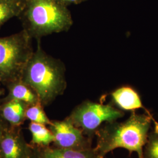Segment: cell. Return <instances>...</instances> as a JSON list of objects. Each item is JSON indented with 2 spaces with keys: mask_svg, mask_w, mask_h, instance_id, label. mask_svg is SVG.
Segmentation results:
<instances>
[{
  "mask_svg": "<svg viewBox=\"0 0 158 158\" xmlns=\"http://www.w3.org/2000/svg\"><path fill=\"white\" fill-rule=\"evenodd\" d=\"M153 121L155 130L158 123L152 116L138 114L132 111L130 117L124 122L116 121L106 123L96 133V151L102 157L117 148H123L130 153L136 152L138 158H143V148L146 144Z\"/></svg>",
  "mask_w": 158,
  "mask_h": 158,
  "instance_id": "1",
  "label": "cell"
},
{
  "mask_svg": "<svg viewBox=\"0 0 158 158\" xmlns=\"http://www.w3.org/2000/svg\"><path fill=\"white\" fill-rule=\"evenodd\" d=\"M21 80L34 90L44 107L62 95L67 87L64 64L47 54L40 40L23 70Z\"/></svg>",
  "mask_w": 158,
  "mask_h": 158,
  "instance_id": "2",
  "label": "cell"
},
{
  "mask_svg": "<svg viewBox=\"0 0 158 158\" xmlns=\"http://www.w3.org/2000/svg\"><path fill=\"white\" fill-rule=\"evenodd\" d=\"M19 17L23 29L38 41L51 34L67 31L73 25L68 6L56 0H30Z\"/></svg>",
  "mask_w": 158,
  "mask_h": 158,
  "instance_id": "3",
  "label": "cell"
},
{
  "mask_svg": "<svg viewBox=\"0 0 158 158\" xmlns=\"http://www.w3.org/2000/svg\"><path fill=\"white\" fill-rule=\"evenodd\" d=\"M32 38L23 29L19 32L0 37V79L6 86L21 79L23 70L34 53Z\"/></svg>",
  "mask_w": 158,
  "mask_h": 158,
  "instance_id": "4",
  "label": "cell"
},
{
  "mask_svg": "<svg viewBox=\"0 0 158 158\" xmlns=\"http://www.w3.org/2000/svg\"><path fill=\"white\" fill-rule=\"evenodd\" d=\"M124 115L122 111L111 105L87 101L74 108L68 118L92 140L102 123L116 121Z\"/></svg>",
  "mask_w": 158,
  "mask_h": 158,
  "instance_id": "5",
  "label": "cell"
},
{
  "mask_svg": "<svg viewBox=\"0 0 158 158\" xmlns=\"http://www.w3.org/2000/svg\"><path fill=\"white\" fill-rule=\"evenodd\" d=\"M48 127L54 136V147L74 151H85L93 148L92 140L85 135L83 132L68 117L61 121H52Z\"/></svg>",
  "mask_w": 158,
  "mask_h": 158,
  "instance_id": "6",
  "label": "cell"
},
{
  "mask_svg": "<svg viewBox=\"0 0 158 158\" xmlns=\"http://www.w3.org/2000/svg\"><path fill=\"white\" fill-rule=\"evenodd\" d=\"M34 147L26 141L21 127H11L0 139V158H33Z\"/></svg>",
  "mask_w": 158,
  "mask_h": 158,
  "instance_id": "7",
  "label": "cell"
},
{
  "mask_svg": "<svg viewBox=\"0 0 158 158\" xmlns=\"http://www.w3.org/2000/svg\"><path fill=\"white\" fill-rule=\"evenodd\" d=\"M33 158H103L96 151L94 148L85 151H74L50 145L48 147H34Z\"/></svg>",
  "mask_w": 158,
  "mask_h": 158,
  "instance_id": "8",
  "label": "cell"
},
{
  "mask_svg": "<svg viewBox=\"0 0 158 158\" xmlns=\"http://www.w3.org/2000/svg\"><path fill=\"white\" fill-rule=\"evenodd\" d=\"M0 102V113L6 122L11 127H21L27 119L26 111L29 106L15 100Z\"/></svg>",
  "mask_w": 158,
  "mask_h": 158,
  "instance_id": "9",
  "label": "cell"
},
{
  "mask_svg": "<svg viewBox=\"0 0 158 158\" xmlns=\"http://www.w3.org/2000/svg\"><path fill=\"white\" fill-rule=\"evenodd\" d=\"M8 94L0 102L8 100H18L32 106L40 102L39 97L34 90L21 79L11 81L6 85Z\"/></svg>",
  "mask_w": 158,
  "mask_h": 158,
  "instance_id": "10",
  "label": "cell"
},
{
  "mask_svg": "<svg viewBox=\"0 0 158 158\" xmlns=\"http://www.w3.org/2000/svg\"><path fill=\"white\" fill-rule=\"evenodd\" d=\"M111 97L114 103L122 110L134 111L136 109L143 108L148 114H151L143 107L138 94L130 87H122L114 91Z\"/></svg>",
  "mask_w": 158,
  "mask_h": 158,
  "instance_id": "11",
  "label": "cell"
},
{
  "mask_svg": "<svg viewBox=\"0 0 158 158\" xmlns=\"http://www.w3.org/2000/svg\"><path fill=\"white\" fill-rule=\"evenodd\" d=\"M28 128L32 136L30 143L32 146L48 147L53 143L54 136L45 125L31 122L29 124Z\"/></svg>",
  "mask_w": 158,
  "mask_h": 158,
  "instance_id": "12",
  "label": "cell"
},
{
  "mask_svg": "<svg viewBox=\"0 0 158 158\" xmlns=\"http://www.w3.org/2000/svg\"><path fill=\"white\" fill-rule=\"evenodd\" d=\"M25 6L10 0H0V29L10 19L19 17Z\"/></svg>",
  "mask_w": 158,
  "mask_h": 158,
  "instance_id": "13",
  "label": "cell"
},
{
  "mask_svg": "<svg viewBox=\"0 0 158 158\" xmlns=\"http://www.w3.org/2000/svg\"><path fill=\"white\" fill-rule=\"evenodd\" d=\"M44 107L40 102L34 105L29 106L26 111L27 119L31 122L38 123L49 126L52 121L46 114L44 109Z\"/></svg>",
  "mask_w": 158,
  "mask_h": 158,
  "instance_id": "14",
  "label": "cell"
},
{
  "mask_svg": "<svg viewBox=\"0 0 158 158\" xmlns=\"http://www.w3.org/2000/svg\"><path fill=\"white\" fill-rule=\"evenodd\" d=\"M143 158H158V131L149 133L143 148Z\"/></svg>",
  "mask_w": 158,
  "mask_h": 158,
  "instance_id": "15",
  "label": "cell"
},
{
  "mask_svg": "<svg viewBox=\"0 0 158 158\" xmlns=\"http://www.w3.org/2000/svg\"><path fill=\"white\" fill-rule=\"evenodd\" d=\"M59 3L62 4L63 6H68L72 4H79L83 2L86 1L87 0H56Z\"/></svg>",
  "mask_w": 158,
  "mask_h": 158,
  "instance_id": "16",
  "label": "cell"
},
{
  "mask_svg": "<svg viewBox=\"0 0 158 158\" xmlns=\"http://www.w3.org/2000/svg\"><path fill=\"white\" fill-rule=\"evenodd\" d=\"M9 126H10L9 124L6 122L5 119L3 118V117H2L0 113V139L1 138L4 132L8 128Z\"/></svg>",
  "mask_w": 158,
  "mask_h": 158,
  "instance_id": "17",
  "label": "cell"
},
{
  "mask_svg": "<svg viewBox=\"0 0 158 158\" xmlns=\"http://www.w3.org/2000/svg\"><path fill=\"white\" fill-rule=\"evenodd\" d=\"M13 2L19 3V4H21L23 5H26L30 0H10Z\"/></svg>",
  "mask_w": 158,
  "mask_h": 158,
  "instance_id": "18",
  "label": "cell"
},
{
  "mask_svg": "<svg viewBox=\"0 0 158 158\" xmlns=\"http://www.w3.org/2000/svg\"><path fill=\"white\" fill-rule=\"evenodd\" d=\"M4 93H5V90H4L3 89L0 88V96L4 95Z\"/></svg>",
  "mask_w": 158,
  "mask_h": 158,
  "instance_id": "19",
  "label": "cell"
},
{
  "mask_svg": "<svg viewBox=\"0 0 158 158\" xmlns=\"http://www.w3.org/2000/svg\"><path fill=\"white\" fill-rule=\"evenodd\" d=\"M0 84H1V79H0Z\"/></svg>",
  "mask_w": 158,
  "mask_h": 158,
  "instance_id": "20",
  "label": "cell"
}]
</instances>
